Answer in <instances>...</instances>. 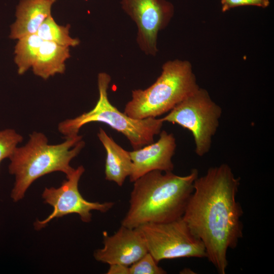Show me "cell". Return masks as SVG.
Listing matches in <instances>:
<instances>
[{
  "instance_id": "30bf717a",
  "label": "cell",
  "mask_w": 274,
  "mask_h": 274,
  "mask_svg": "<svg viewBox=\"0 0 274 274\" xmlns=\"http://www.w3.org/2000/svg\"><path fill=\"white\" fill-rule=\"evenodd\" d=\"M104 247L93 254L96 260L129 266L148 252L143 236L138 228L121 225L114 234L103 232Z\"/></svg>"
},
{
  "instance_id": "2e32d148",
  "label": "cell",
  "mask_w": 274,
  "mask_h": 274,
  "mask_svg": "<svg viewBox=\"0 0 274 274\" xmlns=\"http://www.w3.org/2000/svg\"><path fill=\"white\" fill-rule=\"evenodd\" d=\"M70 25H58L51 14L43 22L36 33L43 41L75 47L80 44V40L70 36Z\"/></svg>"
},
{
  "instance_id": "5b68a950",
  "label": "cell",
  "mask_w": 274,
  "mask_h": 274,
  "mask_svg": "<svg viewBox=\"0 0 274 274\" xmlns=\"http://www.w3.org/2000/svg\"><path fill=\"white\" fill-rule=\"evenodd\" d=\"M111 78L106 73L97 76L99 97L94 107L73 119L59 123L58 129L64 138L78 135L80 128L90 122L106 123L122 133L129 141L133 150L153 143L154 136L160 133L163 121L161 118L150 117L143 119L131 118L119 111L108 98V89Z\"/></svg>"
},
{
  "instance_id": "9c48e42d",
  "label": "cell",
  "mask_w": 274,
  "mask_h": 274,
  "mask_svg": "<svg viewBox=\"0 0 274 274\" xmlns=\"http://www.w3.org/2000/svg\"><path fill=\"white\" fill-rule=\"evenodd\" d=\"M120 4L136 26L141 50L147 55H156L158 33L172 17L173 5L165 0H121Z\"/></svg>"
},
{
  "instance_id": "6da1fadb",
  "label": "cell",
  "mask_w": 274,
  "mask_h": 274,
  "mask_svg": "<svg viewBox=\"0 0 274 274\" xmlns=\"http://www.w3.org/2000/svg\"><path fill=\"white\" fill-rule=\"evenodd\" d=\"M240 178L223 163L197 177L182 216L191 232L203 243L206 258L219 274L228 265L227 251L243 236V210L236 197Z\"/></svg>"
},
{
  "instance_id": "5bb4252c",
  "label": "cell",
  "mask_w": 274,
  "mask_h": 274,
  "mask_svg": "<svg viewBox=\"0 0 274 274\" xmlns=\"http://www.w3.org/2000/svg\"><path fill=\"white\" fill-rule=\"evenodd\" d=\"M70 57L69 47L43 41L31 67L33 73L45 80L56 74H63L65 61Z\"/></svg>"
},
{
  "instance_id": "277c9868",
  "label": "cell",
  "mask_w": 274,
  "mask_h": 274,
  "mask_svg": "<svg viewBox=\"0 0 274 274\" xmlns=\"http://www.w3.org/2000/svg\"><path fill=\"white\" fill-rule=\"evenodd\" d=\"M198 88L189 62L168 61L163 64L160 75L150 86L132 91L131 99L126 104L124 113L136 119L157 118L169 112Z\"/></svg>"
},
{
  "instance_id": "e0dca14e",
  "label": "cell",
  "mask_w": 274,
  "mask_h": 274,
  "mask_svg": "<svg viewBox=\"0 0 274 274\" xmlns=\"http://www.w3.org/2000/svg\"><path fill=\"white\" fill-rule=\"evenodd\" d=\"M22 140V136L13 129L0 131V164L4 159L9 158Z\"/></svg>"
},
{
  "instance_id": "d6986e66",
  "label": "cell",
  "mask_w": 274,
  "mask_h": 274,
  "mask_svg": "<svg viewBox=\"0 0 274 274\" xmlns=\"http://www.w3.org/2000/svg\"><path fill=\"white\" fill-rule=\"evenodd\" d=\"M222 10L225 12L230 9L243 6H255L266 8L269 0H221Z\"/></svg>"
},
{
  "instance_id": "ffe728a7",
  "label": "cell",
  "mask_w": 274,
  "mask_h": 274,
  "mask_svg": "<svg viewBox=\"0 0 274 274\" xmlns=\"http://www.w3.org/2000/svg\"><path fill=\"white\" fill-rule=\"evenodd\" d=\"M108 274H129V266L121 264H110Z\"/></svg>"
},
{
  "instance_id": "8fae6325",
  "label": "cell",
  "mask_w": 274,
  "mask_h": 274,
  "mask_svg": "<svg viewBox=\"0 0 274 274\" xmlns=\"http://www.w3.org/2000/svg\"><path fill=\"white\" fill-rule=\"evenodd\" d=\"M156 142L129 152L132 163L130 181L134 182L145 174L153 170L172 172V161L176 148L175 138L172 133L161 131Z\"/></svg>"
},
{
  "instance_id": "52a82bcc",
  "label": "cell",
  "mask_w": 274,
  "mask_h": 274,
  "mask_svg": "<svg viewBox=\"0 0 274 274\" xmlns=\"http://www.w3.org/2000/svg\"><path fill=\"white\" fill-rule=\"evenodd\" d=\"M136 228L143 236L148 252L158 263L179 258H206L203 243L182 217L167 222L146 223Z\"/></svg>"
},
{
  "instance_id": "4fadbf2b",
  "label": "cell",
  "mask_w": 274,
  "mask_h": 274,
  "mask_svg": "<svg viewBox=\"0 0 274 274\" xmlns=\"http://www.w3.org/2000/svg\"><path fill=\"white\" fill-rule=\"evenodd\" d=\"M97 136L107 153L105 178L122 186L132 171V163L129 152L117 144L101 128L99 129Z\"/></svg>"
},
{
  "instance_id": "44dd1931",
  "label": "cell",
  "mask_w": 274,
  "mask_h": 274,
  "mask_svg": "<svg viewBox=\"0 0 274 274\" xmlns=\"http://www.w3.org/2000/svg\"><path fill=\"white\" fill-rule=\"evenodd\" d=\"M50 1V2H51L52 3H55L57 0H49Z\"/></svg>"
},
{
  "instance_id": "3957f363",
  "label": "cell",
  "mask_w": 274,
  "mask_h": 274,
  "mask_svg": "<svg viewBox=\"0 0 274 274\" xmlns=\"http://www.w3.org/2000/svg\"><path fill=\"white\" fill-rule=\"evenodd\" d=\"M63 142L49 145L44 134L33 132L27 143L17 147L9 157V172L15 181L10 197L18 202L23 198L31 184L40 177L54 172H61L68 177L75 168L71 161L85 146L82 136L66 137Z\"/></svg>"
},
{
  "instance_id": "7a4b0ae2",
  "label": "cell",
  "mask_w": 274,
  "mask_h": 274,
  "mask_svg": "<svg viewBox=\"0 0 274 274\" xmlns=\"http://www.w3.org/2000/svg\"><path fill=\"white\" fill-rule=\"evenodd\" d=\"M198 176L196 169L186 176L153 170L133 182L129 209L121 225L136 228L182 217Z\"/></svg>"
},
{
  "instance_id": "9a60e30c",
  "label": "cell",
  "mask_w": 274,
  "mask_h": 274,
  "mask_svg": "<svg viewBox=\"0 0 274 274\" xmlns=\"http://www.w3.org/2000/svg\"><path fill=\"white\" fill-rule=\"evenodd\" d=\"M42 42L37 33L18 40L15 47L14 61L18 74L23 75L32 67Z\"/></svg>"
},
{
  "instance_id": "ac0fdd59",
  "label": "cell",
  "mask_w": 274,
  "mask_h": 274,
  "mask_svg": "<svg viewBox=\"0 0 274 274\" xmlns=\"http://www.w3.org/2000/svg\"><path fill=\"white\" fill-rule=\"evenodd\" d=\"M149 252L129 266V274H164L166 272Z\"/></svg>"
},
{
  "instance_id": "8992f818",
  "label": "cell",
  "mask_w": 274,
  "mask_h": 274,
  "mask_svg": "<svg viewBox=\"0 0 274 274\" xmlns=\"http://www.w3.org/2000/svg\"><path fill=\"white\" fill-rule=\"evenodd\" d=\"M221 114V108L211 99L207 91L199 87L161 119L189 130L194 138L195 152L201 157L211 149Z\"/></svg>"
},
{
  "instance_id": "7c38bea8",
  "label": "cell",
  "mask_w": 274,
  "mask_h": 274,
  "mask_svg": "<svg viewBox=\"0 0 274 274\" xmlns=\"http://www.w3.org/2000/svg\"><path fill=\"white\" fill-rule=\"evenodd\" d=\"M53 3L49 0H20L10 38L17 39L36 33L43 22L51 14Z\"/></svg>"
},
{
  "instance_id": "ba28073f",
  "label": "cell",
  "mask_w": 274,
  "mask_h": 274,
  "mask_svg": "<svg viewBox=\"0 0 274 274\" xmlns=\"http://www.w3.org/2000/svg\"><path fill=\"white\" fill-rule=\"evenodd\" d=\"M84 172L83 166L80 165L66 177L67 180H64L58 188H45L42 197L44 202L51 206L53 210L46 219L38 220L34 223L36 230L45 227L54 218L71 214H77L83 222L89 223L91 221V211L95 210L105 213L112 208L114 204L113 202H90L82 197L78 189V184Z\"/></svg>"
}]
</instances>
